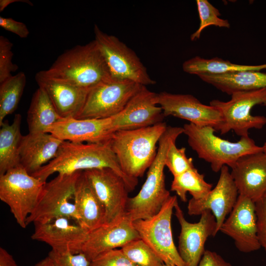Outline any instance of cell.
I'll list each match as a JSON object with an SVG mask.
<instances>
[{"mask_svg": "<svg viewBox=\"0 0 266 266\" xmlns=\"http://www.w3.org/2000/svg\"><path fill=\"white\" fill-rule=\"evenodd\" d=\"M122 250L136 266H165L162 259L141 239L133 240Z\"/></svg>", "mask_w": 266, "mask_h": 266, "instance_id": "cell-31", "label": "cell"}, {"mask_svg": "<svg viewBox=\"0 0 266 266\" xmlns=\"http://www.w3.org/2000/svg\"><path fill=\"white\" fill-rule=\"evenodd\" d=\"M220 171L215 187L202 198H192L187 206L190 215H199L205 210L210 211L216 220L217 233L233 208L239 195L228 166H224Z\"/></svg>", "mask_w": 266, "mask_h": 266, "instance_id": "cell-18", "label": "cell"}, {"mask_svg": "<svg viewBox=\"0 0 266 266\" xmlns=\"http://www.w3.org/2000/svg\"><path fill=\"white\" fill-rule=\"evenodd\" d=\"M49 133L63 141L101 143L109 141L114 133L111 117L106 119L62 118L50 128Z\"/></svg>", "mask_w": 266, "mask_h": 266, "instance_id": "cell-20", "label": "cell"}, {"mask_svg": "<svg viewBox=\"0 0 266 266\" xmlns=\"http://www.w3.org/2000/svg\"><path fill=\"white\" fill-rule=\"evenodd\" d=\"M157 102L165 117L172 116L186 120L199 127H210L221 131L224 120L221 112L215 107L202 103L190 94L157 93Z\"/></svg>", "mask_w": 266, "mask_h": 266, "instance_id": "cell-13", "label": "cell"}, {"mask_svg": "<svg viewBox=\"0 0 266 266\" xmlns=\"http://www.w3.org/2000/svg\"><path fill=\"white\" fill-rule=\"evenodd\" d=\"M62 118L46 92L38 87L33 95L27 112L29 133L46 132Z\"/></svg>", "mask_w": 266, "mask_h": 266, "instance_id": "cell-27", "label": "cell"}, {"mask_svg": "<svg viewBox=\"0 0 266 266\" xmlns=\"http://www.w3.org/2000/svg\"><path fill=\"white\" fill-rule=\"evenodd\" d=\"M165 266H174L165 264Z\"/></svg>", "mask_w": 266, "mask_h": 266, "instance_id": "cell-44", "label": "cell"}, {"mask_svg": "<svg viewBox=\"0 0 266 266\" xmlns=\"http://www.w3.org/2000/svg\"><path fill=\"white\" fill-rule=\"evenodd\" d=\"M82 171L58 174L50 181L46 182L34 209L27 218V226L45 223L61 216L72 218L80 223L74 195L76 183Z\"/></svg>", "mask_w": 266, "mask_h": 266, "instance_id": "cell-6", "label": "cell"}, {"mask_svg": "<svg viewBox=\"0 0 266 266\" xmlns=\"http://www.w3.org/2000/svg\"><path fill=\"white\" fill-rule=\"evenodd\" d=\"M231 168L239 195L255 202L266 193V156L263 151L241 156Z\"/></svg>", "mask_w": 266, "mask_h": 266, "instance_id": "cell-21", "label": "cell"}, {"mask_svg": "<svg viewBox=\"0 0 266 266\" xmlns=\"http://www.w3.org/2000/svg\"><path fill=\"white\" fill-rule=\"evenodd\" d=\"M15 2H22L27 3L31 5H33V4L28 0H0V11H2L9 4Z\"/></svg>", "mask_w": 266, "mask_h": 266, "instance_id": "cell-41", "label": "cell"}, {"mask_svg": "<svg viewBox=\"0 0 266 266\" xmlns=\"http://www.w3.org/2000/svg\"><path fill=\"white\" fill-rule=\"evenodd\" d=\"M157 93L143 86L123 110L111 117L114 132L145 128L163 122L165 116L157 103Z\"/></svg>", "mask_w": 266, "mask_h": 266, "instance_id": "cell-17", "label": "cell"}, {"mask_svg": "<svg viewBox=\"0 0 266 266\" xmlns=\"http://www.w3.org/2000/svg\"><path fill=\"white\" fill-rule=\"evenodd\" d=\"M203 81L230 95L266 87V73L260 71H242L224 74H201Z\"/></svg>", "mask_w": 266, "mask_h": 266, "instance_id": "cell-25", "label": "cell"}, {"mask_svg": "<svg viewBox=\"0 0 266 266\" xmlns=\"http://www.w3.org/2000/svg\"><path fill=\"white\" fill-rule=\"evenodd\" d=\"M211 184L207 182L204 176L195 167L173 176L170 190L175 192L182 201H187L189 192L192 198L198 200L205 196L212 189Z\"/></svg>", "mask_w": 266, "mask_h": 266, "instance_id": "cell-29", "label": "cell"}, {"mask_svg": "<svg viewBox=\"0 0 266 266\" xmlns=\"http://www.w3.org/2000/svg\"><path fill=\"white\" fill-rule=\"evenodd\" d=\"M26 83L23 72L12 75L0 83V125L6 116L17 109Z\"/></svg>", "mask_w": 266, "mask_h": 266, "instance_id": "cell-30", "label": "cell"}, {"mask_svg": "<svg viewBox=\"0 0 266 266\" xmlns=\"http://www.w3.org/2000/svg\"><path fill=\"white\" fill-rule=\"evenodd\" d=\"M263 152L265 154V155L266 156V141L264 143L263 146H262Z\"/></svg>", "mask_w": 266, "mask_h": 266, "instance_id": "cell-43", "label": "cell"}, {"mask_svg": "<svg viewBox=\"0 0 266 266\" xmlns=\"http://www.w3.org/2000/svg\"><path fill=\"white\" fill-rule=\"evenodd\" d=\"M219 231L232 238L236 248L241 252L250 253L260 249L255 202L239 195L233 208Z\"/></svg>", "mask_w": 266, "mask_h": 266, "instance_id": "cell-16", "label": "cell"}, {"mask_svg": "<svg viewBox=\"0 0 266 266\" xmlns=\"http://www.w3.org/2000/svg\"><path fill=\"white\" fill-rule=\"evenodd\" d=\"M177 202V197L171 196L157 214L149 219L133 223L140 239L165 264L186 266L175 245L171 230V217Z\"/></svg>", "mask_w": 266, "mask_h": 266, "instance_id": "cell-10", "label": "cell"}, {"mask_svg": "<svg viewBox=\"0 0 266 266\" xmlns=\"http://www.w3.org/2000/svg\"><path fill=\"white\" fill-rule=\"evenodd\" d=\"M144 85L128 80L101 82L89 90L76 119H106L121 112L131 99Z\"/></svg>", "mask_w": 266, "mask_h": 266, "instance_id": "cell-11", "label": "cell"}, {"mask_svg": "<svg viewBox=\"0 0 266 266\" xmlns=\"http://www.w3.org/2000/svg\"><path fill=\"white\" fill-rule=\"evenodd\" d=\"M89 266H136L121 249L106 251L91 261Z\"/></svg>", "mask_w": 266, "mask_h": 266, "instance_id": "cell-35", "label": "cell"}, {"mask_svg": "<svg viewBox=\"0 0 266 266\" xmlns=\"http://www.w3.org/2000/svg\"><path fill=\"white\" fill-rule=\"evenodd\" d=\"M183 128L189 145L199 158L210 164L215 172L220 171L224 166L231 168L244 155L263 151L262 146L249 136L231 142L216 135V130L210 127H199L189 123Z\"/></svg>", "mask_w": 266, "mask_h": 266, "instance_id": "cell-5", "label": "cell"}, {"mask_svg": "<svg viewBox=\"0 0 266 266\" xmlns=\"http://www.w3.org/2000/svg\"><path fill=\"white\" fill-rule=\"evenodd\" d=\"M45 182L29 174L21 166L0 176V199L6 203L22 228L34 209Z\"/></svg>", "mask_w": 266, "mask_h": 266, "instance_id": "cell-7", "label": "cell"}, {"mask_svg": "<svg viewBox=\"0 0 266 266\" xmlns=\"http://www.w3.org/2000/svg\"><path fill=\"white\" fill-rule=\"evenodd\" d=\"M35 79L39 88L46 92L61 118H77L90 89L49 78L42 71L36 74Z\"/></svg>", "mask_w": 266, "mask_h": 266, "instance_id": "cell-22", "label": "cell"}, {"mask_svg": "<svg viewBox=\"0 0 266 266\" xmlns=\"http://www.w3.org/2000/svg\"><path fill=\"white\" fill-rule=\"evenodd\" d=\"M109 167L125 180L130 192L138 180L128 177L122 170L113 152L110 140L101 143H79L63 141L54 159L32 174L43 182L52 174H70L78 171Z\"/></svg>", "mask_w": 266, "mask_h": 266, "instance_id": "cell-1", "label": "cell"}, {"mask_svg": "<svg viewBox=\"0 0 266 266\" xmlns=\"http://www.w3.org/2000/svg\"><path fill=\"white\" fill-rule=\"evenodd\" d=\"M0 26L5 30L16 34L21 38H27L29 31L23 23L16 21L11 18L0 17Z\"/></svg>", "mask_w": 266, "mask_h": 266, "instance_id": "cell-38", "label": "cell"}, {"mask_svg": "<svg viewBox=\"0 0 266 266\" xmlns=\"http://www.w3.org/2000/svg\"><path fill=\"white\" fill-rule=\"evenodd\" d=\"M31 238L46 243L52 250L65 253L82 252L88 233L76 220L61 216L43 223L34 224Z\"/></svg>", "mask_w": 266, "mask_h": 266, "instance_id": "cell-15", "label": "cell"}, {"mask_svg": "<svg viewBox=\"0 0 266 266\" xmlns=\"http://www.w3.org/2000/svg\"><path fill=\"white\" fill-rule=\"evenodd\" d=\"M34 266H55L51 259L48 256L36 263Z\"/></svg>", "mask_w": 266, "mask_h": 266, "instance_id": "cell-42", "label": "cell"}, {"mask_svg": "<svg viewBox=\"0 0 266 266\" xmlns=\"http://www.w3.org/2000/svg\"><path fill=\"white\" fill-rule=\"evenodd\" d=\"M133 222L125 214L89 232L82 252L90 262L106 251L122 248L140 236Z\"/></svg>", "mask_w": 266, "mask_h": 266, "instance_id": "cell-19", "label": "cell"}, {"mask_svg": "<svg viewBox=\"0 0 266 266\" xmlns=\"http://www.w3.org/2000/svg\"><path fill=\"white\" fill-rule=\"evenodd\" d=\"M182 133L183 128L167 126L161 137L156 156L148 168L145 181L138 193L128 200L125 214L133 222L152 217L170 197L166 187L165 159L170 143Z\"/></svg>", "mask_w": 266, "mask_h": 266, "instance_id": "cell-3", "label": "cell"}, {"mask_svg": "<svg viewBox=\"0 0 266 266\" xmlns=\"http://www.w3.org/2000/svg\"><path fill=\"white\" fill-rule=\"evenodd\" d=\"M42 72L49 78L87 89L112 79L95 39L66 51Z\"/></svg>", "mask_w": 266, "mask_h": 266, "instance_id": "cell-2", "label": "cell"}, {"mask_svg": "<svg viewBox=\"0 0 266 266\" xmlns=\"http://www.w3.org/2000/svg\"><path fill=\"white\" fill-rule=\"evenodd\" d=\"M182 68L184 71L191 74L219 75L242 71H260L266 69V64L256 66L242 65L233 64L218 57L206 59L196 56L185 61Z\"/></svg>", "mask_w": 266, "mask_h": 266, "instance_id": "cell-28", "label": "cell"}, {"mask_svg": "<svg viewBox=\"0 0 266 266\" xmlns=\"http://www.w3.org/2000/svg\"><path fill=\"white\" fill-rule=\"evenodd\" d=\"M210 105L221 113L224 123L220 133L225 134L233 131L237 135L249 136L251 129H261L266 124V117L252 115L251 110L256 105L266 106V87L260 89L235 93L227 101L213 100Z\"/></svg>", "mask_w": 266, "mask_h": 266, "instance_id": "cell-9", "label": "cell"}, {"mask_svg": "<svg viewBox=\"0 0 266 266\" xmlns=\"http://www.w3.org/2000/svg\"><path fill=\"white\" fill-rule=\"evenodd\" d=\"M198 266H232L215 252L206 250Z\"/></svg>", "mask_w": 266, "mask_h": 266, "instance_id": "cell-39", "label": "cell"}, {"mask_svg": "<svg viewBox=\"0 0 266 266\" xmlns=\"http://www.w3.org/2000/svg\"><path fill=\"white\" fill-rule=\"evenodd\" d=\"M165 122L130 130L113 133L110 142L123 172L138 180L153 162L159 141L166 130Z\"/></svg>", "mask_w": 266, "mask_h": 266, "instance_id": "cell-4", "label": "cell"}, {"mask_svg": "<svg viewBox=\"0 0 266 266\" xmlns=\"http://www.w3.org/2000/svg\"><path fill=\"white\" fill-rule=\"evenodd\" d=\"M48 256L55 266H89L90 263L82 252L61 253L51 250Z\"/></svg>", "mask_w": 266, "mask_h": 266, "instance_id": "cell-36", "label": "cell"}, {"mask_svg": "<svg viewBox=\"0 0 266 266\" xmlns=\"http://www.w3.org/2000/svg\"><path fill=\"white\" fill-rule=\"evenodd\" d=\"M200 23L198 30L190 36L192 41L200 38L203 30L210 26L229 28L228 20L219 17L221 15L219 10L207 0H196Z\"/></svg>", "mask_w": 266, "mask_h": 266, "instance_id": "cell-32", "label": "cell"}, {"mask_svg": "<svg viewBox=\"0 0 266 266\" xmlns=\"http://www.w3.org/2000/svg\"><path fill=\"white\" fill-rule=\"evenodd\" d=\"M83 171L104 207V224L110 223L124 215L130 191L124 179L109 167Z\"/></svg>", "mask_w": 266, "mask_h": 266, "instance_id": "cell-12", "label": "cell"}, {"mask_svg": "<svg viewBox=\"0 0 266 266\" xmlns=\"http://www.w3.org/2000/svg\"><path fill=\"white\" fill-rule=\"evenodd\" d=\"M74 202L79 217L80 224L87 232L89 233L104 224V207L83 171L76 183Z\"/></svg>", "mask_w": 266, "mask_h": 266, "instance_id": "cell-24", "label": "cell"}, {"mask_svg": "<svg viewBox=\"0 0 266 266\" xmlns=\"http://www.w3.org/2000/svg\"><path fill=\"white\" fill-rule=\"evenodd\" d=\"M12 43L3 35L0 36V83L11 77L18 66L12 62Z\"/></svg>", "mask_w": 266, "mask_h": 266, "instance_id": "cell-34", "label": "cell"}, {"mask_svg": "<svg viewBox=\"0 0 266 266\" xmlns=\"http://www.w3.org/2000/svg\"><path fill=\"white\" fill-rule=\"evenodd\" d=\"M257 234L261 248L266 252V193L255 202Z\"/></svg>", "mask_w": 266, "mask_h": 266, "instance_id": "cell-37", "label": "cell"}, {"mask_svg": "<svg viewBox=\"0 0 266 266\" xmlns=\"http://www.w3.org/2000/svg\"><path fill=\"white\" fill-rule=\"evenodd\" d=\"M176 141L173 140L170 143L165 159V166L173 176L194 167L192 158L186 156V148H178Z\"/></svg>", "mask_w": 266, "mask_h": 266, "instance_id": "cell-33", "label": "cell"}, {"mask_svg": "<svg viewBox=\"0 0 266 266\" xmlns=\"http://www.w3.org/2000/svg\"><path fill=\"white\" fill-rule=\"evenodd\" d=\"M95 40L109 68L112 79L128 80L146 86L156 84L136 54L117 37L94 26Z\"/></svg>", "mask_w": 266, "mask_h": 266, "instance_id": "cell-8", "label": "cell"}, {"mask_svg": "<svg viewBox=\"0 0 266 266\" xmlns=\"http://www.w3.org/2000/svg\"><path fill=\"white\" fill-rule=\"evenodd\" d=\"M174 209L181 228L178 253L186 266H198L205 251L207 239L217 233L215 217L210 211L205 210L200 214L199 222L192 223L186 220L178 202Z\"/></svg>", "mask_w": 266, "mask_h": 266, "instance_id": "cell-14", "label": "cell"}, {"mask_svg": "<svg viewBox=\"0 0 266 266\" xmlns=\"http://www.w3.org/2000/svg\"><path fill=\"white\" fill-rule=\"evenodd\" d=\"M63 141L49 133H29L21 141L20 165L32 175L55 158Z\"/></svg>", "mask_w": 266, "mask_h": 266, "instance_id": "cell-23", "label": "cell"}, {"mask_svg": "<svg viewBox=\"0 0 266 266\" xmlns=\"http://www.w3.org/2000/svg\"><path fill=\"white\" fill-rule=\"evenodd\" d=\"M0 266H18L12 256L2 247L0 248Z\"/></svg>", "mask_w": 266, "mask_h": 266, "instance_id": "cell-40", "label": "cell"}, {"mask_svg": "<svg viewBox=\"0 0 266 266\" xmlns=\"http://www.w3.org/2000/svg\"><path fill=\"white\" fill-rule=\"evenodd\" d=\"M22 116L16 114L11 124L4 121L0 125V176L21 166L19 148L23 135L20 127Z\"/></svg>", "mask_w": 266, "mask_h": 266, "instance_id": "cell-26", "label": "cell"}]
</instances>
